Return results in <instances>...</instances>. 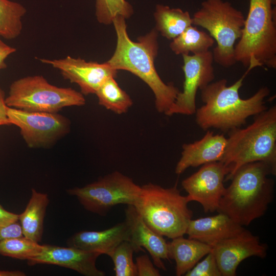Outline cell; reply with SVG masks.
<instances>
[{
  "label": "cell",
  "instance_id": "484cf974",
  "mask_svg": "<svg viewBox=\"0 0 276 276\" xmlns=\"http://www.w3.org/2000/svg\"><path fill=\"white\" fill-rule=\"evenodd\" d=\"M43 248V245L24 236L5 239L0 242V255L20 260L34 258L39 255Z\"/></svg>",
  "mask_w": 276,
  "mask_h": 276
},
{
  "label": "cell",
  "instance_id": "30bf717a",
  "mask_svg": "<svg viewBox=\"0 0 276 276\" xmlns=\"http://www.w3.org/2000/svg\"><path fill=\"white\" fill-rule=\"evenodd\" d=\"M10 123L17 126L31 148H48L70 131L69 119L57 112H32L7 107Z\"/></svg>",
  "mask_w": 276,
  "mask_h": 276
},
{
  "label": "cell",
  "instance_id": "7c38bea8",
  "mask_svg": "<svg viewBox=\"0 0 276 276\" xmlns=\"http://www.w3.org/2000/svg\"><path fill=\"white\" fill-rule=\"evenodd\" d=\"M229 168L221 162L207 163L182 181L189 201L199 203L205 213L217 211L224 194L225 178Z\"/></svg>",
  "mask_w": 276,
  "mask_h": 276
},
{
  "label": "cell",
  "instance_id": "2e32d148",
  "mask_svg": "<svg viewBox=\"0 0 276 276\" xmlns=\"http://www.w3.org/2000/svg\"><path fill=\"white\" fill-rule=\"evenodd\" d=\"M125 221L130 233V242L136 252L144 251L145 248L150 254L153 263L157 267L166 270L163 260L169 259L168 243L163 236L152 230L144 221L133 205H127L125 210Z\"/></svg>",
  "mask_w": 276,
  "mask_h": 276
},
{
  "label": "cell",
  "instance_id": "9a60e30c",
  "mask_svg": "<svg viewBox=\"0 0 276 276\" xmlns=\"http://www.w3.org/2000/svg\"><path fill=\"white\" fill-rule=\"evenodd\" d=\"M43 245V251L39 255L27 260L28 265H54L71 269L85 276H104L106 274L96 266V260L102 255L99 252L70 246Z\"/></svg>",
  "mask_w": 276,
  "mask_h": 276
},
{
  "label": "cell",
  "instance_id": "ffe728a7",
  "mask_svg": "<svg viewBox=\"0 0 276 276\" xmlns=\"http://www.w3.org/2000/svg\"><path fill=\"white\" fill-rule=\"evenodd\" d=\"M212 247L198 240L183 236L172 239L168 243L169 259L176 263V275L181 276L192 269L212 250Z\"/></svg>",
  "mask_w": 276,
  "mask_h": 276
},
{
  "label": "cell",
  "instance_id": "83f0119b",
  "mask_svg": "<svg viewBox=\"0 0 276 276\" xmlns=\"http://www.w3.org/2000/svg\"><path fill=\"white\" fill-rule=\"evenodd\" d=\"M136 252L133 245L129 241H124L114 249L110 257L114 264L116 276H137L133 254Z\"/></svg>",
  "mask_w": 276,
  "mask_h": 276
},
{
  "label": "cell",
  "instance_id": "6da1fadb",
  "mask_svg": "<svg viewBox=\"0 0 276 276\" xmlns=\"http://www.w3.org/2000/svg\"><path fill=\"white\" fill-rule=\"evenodd\" d=\"M260 64L255 61L250 62L245 73L232 85L227 86V80L222 79L211 82L200 90L201 99L204 105L197 108L195 121L203 130L210 128L223 132L240 128L247 119L266 110L265 99L269 96L267 87L260 88L251 97L242 99L239 91L250 71Z\"/></svg>",
  "mask_w": 276,
  "mask_h": 276
},
{
  "label": "cell",
  "instance_id": "4dcf8cb0",
  "mask_svg": "<svg viewBox=\"0 0 276 276\" xmlns=\"http://www.w3.org/2000/svg\"><path fill=\"white\" fill-rule=\"evenodd\" d=\"M22 236L21 227L18 221L6 226H0V242L5 239Z\"/></svg>",
  "mask_w": 276,
  "mask_h": 276
},
{
  "label": "cell",
  "instance_id": "836d02e7",
  "mask_svg": "<svg viewBox=\"0 0 276 276\" xmlns=\"http://www.w3.org/2000/svg\"><path fill=\"white\" fill-rule=\"evenodd\" d=\"M5 93L0 87V126L11 125L7 114Z\"/></svg>",
  "mask_w": 276,
  "mask_h": 276
},
{
  "label": "cell",
  "instance_id": "277c9868",
  "mask_svg": "<svg viewBox=\"0 0 276 276\" xmlns=\"http://www.w3.org/2000/svg\"><path fill=\"white\" fill-rule=\"evenodd\" d=\"M228 136L221 162L229 169L225 181L242 166L255 162L268 164L276 172V106L254 116L245 128L228 132Z\"/></svg>",
  "mask_w": 276,
  "mask_h": 276
},
{
  "label": "cell",
  "instance_id": "7a4b0ae2",
  "mask_svg": "<svg viewBox=\"0 0 276 276\" xmlns=\"http://www.w3.org/2000/svg\"><path fill=\"white\" fill-rule=\"evenodd\" d=\"M112 23L117 37V45L107 62L117 71H129L145 82L154 94L157 111L165 114L180 91L172 83H165L156 71L154 60L158 49L157 31L153 30L134 42L127 34L124 17L118 16Z\"/></svg>",
  "mask_w": 276,
  "mask_h": 276
},
{
  "label": "cell",
  "instance_id": "d6986e66",
  "mask_svg": "<svg viewBox=\"0 0 276 276\" xmlns=\"http://www.w3.org/2000/svg\"><path fill=\"white\" fill-rule=\"evenodd\" d=\"M245 228L222 213L217 215L191 219L186 234L188 238L211 245L231 238L242 232Z\"/></svg>",
  "mask_w": 276,
  "mask_h": 276
},
{
  "label": "cell",
  "instance_id": "d4e9b609",
  "mask_svg": "<svg viewBox=\"0 0 276 276\" xmlns=\"http://www.w3.org/2000/svg\"><path fill=\"white\" fill-rule=\"evenodd\" d=\"M27 10L21 4L9 0H0V36L14 39L21 34V19Z\"/></svg>",
  "mask_w": 276,
  "mask_h": 276
},
{
  "label": "cell",
  "instance_id": "f546056e",
  "mask_svg": "<svg viewBox=\"0 0 276 276\" xmlns=\"http://www.w3.org/2000/svg\"><path fill=\"white\" fill-rule=\"evenodd\" d=\"M135 264L137 276L160 275L159 270L154 267L147 255L136 257Z\"/></svg>",
  "mask_w": 276,
  "mask_h": 276
},
{
  "label": "cell",
  "instance_id": "9c48e42d",
  "mask_svg": "<svg viewBox=\"0 0 276 276\" xmlns=\"http://www.w3.org/2000/svg\"><path fill=\"white\" fill-rule=\"evenodd\" d=\"M141 190V187L131 178L114 171L83 187L68 189L66 192L76 197L87 211L104 216L115 205H134Z\"/></svg>",
  "mask_w": 276,
  "mask_h": 276
},
{
  "label": "cell",
  "instance_id": "cb8c5ba5",
  "mask_svg": "<svg viewBox=\"0 0 276 276\" xmlns=\"http://www.w3.org/2000/svg\"><path fill=\"white\" fill-rule=\"evenodd\" d=\"M95 94L100 105L117 114L126 112L133 104L130 96L119 86L114 77L107 79Z\"/></svg>",
  "mask_w": 276,
  "mask_h": 276
},
{
  "label": "cell",
  "instance_id": "d6a6232c",
  "mask_svg": "<svg viewBox=\"0 0 276 276\" xmlns=\"http://www.w3.org/2000/svg\"><path fill=\"white\" fill-rule=\"evenodd\" d=\"M19 214L6 210L0 204V226H6L18 221Z\"/></svg>",
  "mask_w": 276,
  "mask_h": 276
},
{
  "label": "cell",
  "instance_id": "ac0fdd59",
  "mask_svg": "<svg viewBox=\"0 0 276 276\" xmlns=\"http://www.w3.org/2000/svg\"><path fill=\"white\" fill-rule=\"evenodd\" d=\"M130 240L129 228L124 220L103 231L76 233L67 239L66 243L70 246L99 252L110 257L120 243Z\"/></svg>",
  "mask_w": 276,
  "mask_h": 276
},
{
  "label": "cell",
  "instance_id": "44dd1931",
  "mask_svg": "<svg viewBox=\"0 0 276 276\" xmlns=\"http://www.w3.org/2000/svg\"><path fill=\"white\" fill-rule=\"evenodd\" d=\"M49 202L47 194L32 189L31 195L25 210L18 216L24 236L38 243L41 242L44 219Z\"/></svg>",
  "mask_w": 276,
  "mask_h": 276
},
{
  "label": "cell",
  "instance_id": "603a6c76",
  "mask_svg": "<svg viewBox=\"0 0 276 276\" xmlns=\"http://www.w3.org/2000/svg\"><path fill=\"white\" fill-rule=\"evenodd\" d=\"M215 41L206 32L193 25L172 40L170 48L175 54H197L209 51Z\"/></svg>",
  "mask_w": 276,
  "mask_h": 276
},
{
  "label": "cell",
  "instance_id": "52a82bcc",
  "mask_svg": "<svg viewBox=\"0 0 276 276\" xmlns=\"http://www.w3.org/2000/svg\"><path fill=\"white\" fill-rule=\"evenodd\" d=\"M245 18L243 13L223 0H205L192 17L193 25L206 29L216 41L214 61L224 67L237 62L235 44L242 35Z\"/></svg>",
  "mask_w": 276,
  "mask_h": 276
},
{
  "label": "cell",
  "instance_id": "1f68e13d",
  "mask_svg": "<svg viewBox=\"0 0 276 276\" xmlns=\"http://www.w3.org/2000/svg\"><path fill=\"white\" fill-rule=\"evenodd\" d=\"M16 52V49L5 43L0 36V71L6 68V59Z\"/></svg>",
  "mask_w": 276,
  "mask_h": 276
},
{
  "label": "cell",
  "instance_id": "e575fe53",
  "mask_svg": "<svg viewBox=\"0 0 276 276\" xmlns=\"http://www.w3.org/2000/svg\"><path fill=\"white\" fill-rule=\"evenodd\" d=\"M26 273L20 270H0V276H25Z\"/></svg>",
  "mask_w": 276,
  "mask_h": 276
},
{
  "label": "cell",
  "instance_id": "8992f818",
  "mask_svg": "<svg viewBox=\"0 0 276 276\" xmlns=\"http://www.w3.org/2000/svg\"><path fill=\"white\" fill-rule=\"evenodd\" d=\"M273 0H250L241 37L235 47L236 62L248 67L251 60L276 68L275 10Z\"/></svg>",
  "mask_w": 276,
  "mask_h": 276
},
{
  "label": "cell",
  "instance_id": "5b68a950",
  "mask_svg": "<svg viewBox=\"0 0 276 276\" xmlns=\"http://www.w3.org/2000/svg\"><path fill=\"white\" fill-rule=\"evenodd\" d=\"M189 202L176 185L166 188L148 183L141 187L134 206L152 230L172 239L186 234L193 216Z\"/></svg>",
  "mask_w": 276,
  "mask_h": 276
},
{
  "label": "cell",
  "instance_id": "4316f807",
  "mask_svg": "<svg viewBox=\"0 0 276 276\" xmlns=\"http://www.w3.org/2000/svg\"><path fill=\"white\" fill-rule=\"evenodd\" d=\"M95 7L97 20L105 25L112 23L118 16L127 19L133 13L132 6L126 0H96Z\"/></svg>",
  "mask_w": 276,
  "mask_h": 276
},
{
  "label": "cell",
  "instance_id": "4fadbf2b",
  "mask_svg": "<svg viewBox=\"0 0 276 276\" xmlns=\"http://www.w3.org/2000/svg\"><path fill=\"white\" fill-rule=\"evenodd\" d=\"M39 60L58 70L65 79L77 84L83 95L95 94L107 79L115 78L117 73L107 62L103 63L87 62L83 59L70 56L62 59H39Z\"/></svg>",
  "mask_w": 276,
  "mask_h": 276
},
{
  "label": "cell",
  "instance_id": "e0dca14e",
  "mask_svg": "<svg viewBox=\"0 0 276 276\" xmlns=\"http://www.w3.org/2000/svg\"><path fill=\"white\" fill-rule=\"evenodd\" d=\"M227 138L223 134H215L213 131L208 130L200 140L183 144L181 157L175 167V173L180 175L190 167L221 162Z\"/></svg>",
  "mask_w": 276,
  "mask_h": 276
},
{
  "label": "cell",
  "instance_id": "7402d4cb",
  "mask_svg": "<svg viewBox=\"0 0 276 276\" xmlns=\"http://www.w3.org/2000/svg\"><path fill=\"white\" fill-rule=\"evenodd\" d=\"M154 17L156 31L169 40L174 39L193 25L192 17L188 11L164 5L156 6Z\"/></svg>",
  "mask_w": 276,
  "mask_h": 276
},
{
  "label": "cell",
  "instance_id": "f1b7e54d",
  "mask_svg": "<svg viewBox=\"0 0 276 276\" xmlns=\"http://www.w3.org/2000/svg\"><path fill=\"white\" fill-rule=\"evenodd\" d=\"M201 261L188 271L186 276H222L215 257L211 250Z\"/></svg>",
  "mask_w": 276,
  "mask_h": 276
},
{
  "label": "cell",
  "instance_id": "5bb4252c",
  "mask_svg": "<svg viewBox=\"0 0 276 276\" xmlns=\"http://www.w3.org/2000/svg\"><path fill=\"white\" fill-rule=\"evenodd\" d=\"M213 252L222 276L236 275L237 269L245 259L252 256L265 258L267 246L258 236L245 228L231 238L212 246Z\"/></svg>",
  "mask_w": 276,
  "mask_h": 276
},
{
  "label": "cell",
  "instance_id": "3957f363",
  "mask_svg": "<svg viewBox=\"0 0 276 276\" xmlns=\"http://www.w3.org/2000/svg\"><path fill=\"white\" fill-rule=\"evenodd\" d=\"M272 168L263 162L245 164L234 173L231 183L222 196L218 213H222L238 224L249 225L262 217L274 197L275 175Z\"/></svg>",
  "mask_w": 276,
  "mask_h": 276
},
{
  "label": "cell",
  "instance_id": "8fae6325",
  "mask_svg": "<svg viewBox=\"0 0 276 276\" xmlns=\"http://www.w3.org/2000/svg\"><path fill=\"white\" fill-rule=\"evenodd\" d=\"M182 70L185 80L183 89L179 91L169 110L168 116L175 114L190 116L196 110V97L198 89L201 90L211 83L215 78L212 52L210 50L197 54L182 55Z\"/></svg>",
  "mask_w": 276,
  "mask_h": 276
},
{
  "label": "cell",
  "instance_id": "ba28073f",
  "mask_svg": "<svg viewBox=\"0 0 276 276\" xmlns=\"http://www.w3.org/2000/svg\"><path fill=\"white\" fill-rule=\"evenodd\" d=\"M5 102L8 107L22 110L55 113L65 107L83 106L86 100L81 92L57 87L42 76L34 75L12 83Z\"/></svg>",
  "mask_w": 276,
  "mask_h": 276
}]
</instances>
